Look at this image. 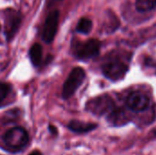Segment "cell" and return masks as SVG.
<instances>
[{
    "label": "cell",
    "mask_w": 156,
    "mask_h": 155,
    "mask_svg": "<svg viewBox=\"0 0 156 155\" xmlns=\"http://www.w3.org/2000/svg\"><path fill=\"white\" fill-rule=\"evenodd\" d=\"M4 141L10 150L16 152L27 145L28 142V134L25 129L15 127L6 132L4 136Z\"/></svg>",
    "instance_id": "cell-1"
},
{
    "label": "cell",
    "mask_w": 156,
    "mask_h": 155,
    "mask_svg": "<svg viewBox=\"0 0 156 155\" xmlns=\"http://www.w3.org/2000/svg\"><path fill=\"white\" fill-rule=\"evenodd\" d=\"M85 79V71L81 68H75L73 69L69 77L67 78L63 89H62V97L63 99L70 98L78 90V88L82 84Z\"/></svg>",
    "instance_id": "cell-2"
},
{
    "label": "cell",
    "mask_w": 156,
    "mask_h": 155,
    "mask_svg": "<svg viewBox=\"0 0 156 155\" xmlns=\"http://www.w3.org/2000/svg\"><path fill=\"white\" fill-rule=\"evenodd\" d=\"M86 109L94 115L102 116L110 114L114 110V102L107 95L99 96L90 100L86 105Z\"/></svg>",
    "instance_id": "cell-3"
},
{
    "label": "cell",
    "mask_w": 156,
    "mask_h": 155,
    "mask_svg": "<svg viewBox=\"0 0 156 155\" xmlns=\"http://www.w3.org/2000/svg\"><path fill=\"white\" fill-rule=\"evenodd\" d=\"M128 70V66L119 60H112L107 62L102 67L104 76L113 81L122 79Z\"/></svg>",
    "instance_id": "cell-4"
},
{
    "label": "cell",
    "mask_w": 156,
    "mask_h": 155,
    "mask_svg": "<svg viewBox=\"0 0 156 155\" xmlns=\"http://www.w3.org/2000/svg\"><path fill=\"white\" fill-rule=\"evenodd\" d=\"M101 42L97 39H90L80 44L76 48V56L80 59H90L97 57L100 53Z\"/></svg>",
    "instance_id": "cell-5"
},
{
    "label": "cell",
    "mask_w": 156,
    "mask_h": 155,
    "mask_svg": "<svg viewBox=\"0 0 156 155\" xmlns=\"http://www.w3.org/2000/svg\"><path fill=\"white\" fill-rule=\"evenodd\" d=\"M21 23L20 14L13 9H7L5 16V34L7 40L12 39V37L17 32Z\"/></svg>",
    "instance_id": "cell-6"
},
{
    "label": "cell",
    "mask_w": 156,
    "mask_h": 155,
    "mask_svg": "<svg viewBox=\"0 0 156 155\" xmlns=\"http://www.w3.org/2000/svg\"><path fill=\"white\" fill-rule=\"evenodd\" d=\"M58 12L57 10H54L51 13H49L44 24L42 38L46 43L49 44L53 41L58 30Z\"/></svg>",
    "instance_id": "cell-7"
},
{
    "label": "cell",
    "mask_w": 156,
    "mask_h": 155,
    "mask_svg": "<svg viewBox=\"0 0 156 155\" xmlns=\"http://www.w3.org/2000/svg\"><path fill=\"white\" fill-rule=\"evenodd\" d=\"M149 98L145 94L138 91L131 93L126 100L127 107L137 112L146 110L149 106Z\"/></svg>",
    "instance_id": "cell-8"
},
{
    "label": "cell",
    "mask_w": 156,
    "mask_h": 155,
    "mask_svg": "<svg viewBox=\"0 0 156 155\" xmlns=\"http://www.w3.org/2000/svg\"><path fill=\"white\" fill-rule=\"evenodd\" d=\"M97 127L95 123H90V122H84L80 121H71L69 124V128L77 133H84L90 132L94 130Z\"/></svg>",
    "instance_id": "cell-9"
},
{
    "label": "cell",
    "mask_w": 156,
    "mask_h": 155,
    "mask_svg": "<svg viewBox=\"0 0 156 155\" xmlns=\"http://www.w3.org/2000/svg\"><path fill=\"white\" fill-rule=\"evenodd\" d=\"M29 57L32 64L38 67L42 61V47L39 44H34L29 50Z\"/></svg>",
    "instance_id": "cell-10"
},
{
    "label": "cell",
    "mask_w": 156,
    "mask_h": 155,
    "mask_svg": "<svg viewBox=\"0 0 156 155\" xmlns=\"http://www.w3.org/2000/svg\"><path fill=\"white\" fill-rule=\"evenodd\" d=\"M109 120L112 124L118 125V126L123 125L127 121L124 111L121 110H115V109L109 114Z\"/></svg>",
    "instance_id": "cell-11"
},
{
    "label": "cell",
    "mask_w": 156,
    "mask_h": 155,
    "mask_svg": "<svg viewBox=\"0 0 156 155\" xmlns=\"http://www.w3.org/2000/svg\"><path fill=\"white\" fill-rule=\"evenodd\" d=\"M136 9L139 12H148L156 6V0H136Z\"/></svg>",
    "instance_id": "cell-12"
},
{
    "label": "cell",
    "mask_w": 156,
    "mask_h": 155,
    "mask_svg": "<svg viewBox=\"0 0 156 155\" xmlns=\"http://www.w3.org/2000/svg\"><path fill=\"white\" fill-rule=\"evenodd\" d=\"M92 28V22L87 17L81 18L77 25V31L81 34H89Z\"/></svg>",
    "instance_id": "cell-13"
},
{
    "label": "cell",
    "mask_w": 156,
    "mask_h": 155,
    "mask_svg": "<svg viewBox=\"0 0 156 155\" xmlns=\"http://www.w3.org/2000/svg\"><path fill=\"white\" fill-rule=\"evenodd\" d=\"M10 90H11L10 85L6 83H0V105L6 98V96L9 94Z\"/></svg>",
    "instance_id": "cell-14"
},
{
    "label": "cell",
    "mask_w": 156,
    "mask_h": 155,
    "mask_svg": "<svg viewBox=\"0 0 156 155\" xmlns=\"http://www.w3.org/2000/svg\"><path fill=\"white\" fill-rule=\"evenodd\" d=\"M29 155H42V153L38 151H34L33 153H31Z\"/></svg>",
    "instance_id": "cell-15"
}]
</instances>
